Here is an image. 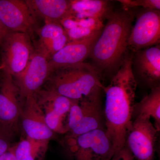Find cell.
I'll use <instances>...</instances> for the list:
<instances>
[{
	"instance_id": "4fadbf2b",
	"label": "cell",
	"mask_w": 160,
	"mask_h": 160,
	"mask_svg": "<svg viewBox=\"0 0 160 160\" xmlns=\"http://www.w3.org/2000/svg\"><path fill=\"white\" fill-rule=\"evenodd\" d=\"M102 30L85 39L69 42L53 55L48 62L50 74L60 68L84 62L89 58L92 47Z\"/></svg>"
},
{
	"instance_id": "30bf717a",
	"label": "cell",
	"mask_w": 160,
	"mask_h": 160,
	"mask_svg": "<svg viewBox=\"0 0 160 160\" xmlns=\"http://www.w3.org/2000/svg\"><path fill=\"white\" fill-rule=\"evenodd\" d=\"M49 58L34 48V51L26 68L19 74L13 77L20 94L26 98L34 95L49 78Z\"/></svg>"
},
{
	"instance_id": "cb8c5ba5",
	"label": "cell",
	"mask_w": 160,
	"mask_h": 160,
	"mask_svg": "<svg viewBox=\"0 0 160 160\" xmlns=\"http://www.w3.org/2000/svg\"><path fill=\"white\" fill-rule=\"evenodd\" d=\"M0 160H17L9 148L8 151L0 156Z\"/></svg>"
},
{
	"instance_id": "484cf974",
	"label": "cell",
	"mask_w": 160,
	"mask_h": 160,
	"mask_svg": "<svg viewBox=\"0 0 160 160\" xmlns=\"http://www.w3.org/2000/svg\"><path fill=\"white\" fill-rule=\"evenodd\" d=\"M1 75H2V71L0 70V80H1Z\"/></svg>"
},
{
	"instance_id": "3957f363",
	"label": "cell",
	"mask_w": 160,
	"mask_h": 160,
	"mask_svg": "<svg viewBox=\"0 0 160 160\" xmlns=\"http://www.w3.org/2000/svg\"><path fill=\"white\" fill-rule=\"evenodd\" d=\"M47 81L48 89L74 101L102 95L104 86L94 67L85 62L55 70Z\"/></svg>"
},
{
	"instance_id": "9a60e30c",
	"label": "cell",
	"mask_w": 160,
	"mask_h": 160,
	"mask_svg": "<svg viewBox=\"0 0 160 160\" xmlns=\"http://www.w3.org/2000/svg\"><path fill=\"white\" fill-rule=\"evenodd\" d=\"M26 99L25 109L21 114L22 126L27 137L37 141H49L54 132L46 124L42 110L34 95Z\"/></svg>"
},
{
	"instance_id": "d4e9b609",
	"label": "cell",
	"mask_w": 160,
	"mask_h": 160,
	"mask_svg": "<svg viewBox=\"0 0 160 160\" xmlns=\"http://www.w3.org/2000/svg\"><path fill=\"white\" fill-rule=\"evenodd\" d=\"M8 32H9L7 31V29L3 26L0 21V45L2 42L3 39L4 38Z\"/></svg>"
},
{
	"instance_id": "8fae6325",
	"label": "cell",
	"mask_w": 160,
	"mask_h": 160,
	"mask_svg": "<svg viewBox=\"0 0 160 160\" xmlns=\"http://www.w3.org/2000/svg\"><path fill=\"white\" fill-rule=\"evenodd\" d=\"M34 96L44 112L49 129L55 133L66 134L67 127L64 121L69 113L72 100L48 89L39 90Z\"/></svg>"
},
{
	"instance_id": "52a82bcc",
	"label": "cell",
	"mask_w": 160,
	"mask_h": 160,
	"mask_svg": "<svg viewBox=\"0 0 160 160\" xmlns=\"http://www.w3.org/2000/svg\"><path fill=\"white\" fill-rule=\"evenodd\" d=\"M150 119L135 118L127 130L125 146L134 159L155 160V158L159 132Z\"/></svg>"
},
{
	"instance_id": "7a4b0ae2",
	"label": "cell",
	"mask_w": 160,
	"mask_h": 160,
	"mask_svg": "<svg viewBox=\"0 0 160 160\" xmlns=\"http://www.w3.org/2000/svg\"><path fill=\"white\" fill-rule=\"evenodd\" d=\"M135 13L131 9L112 11L95 42L89 58L102 79L118 71L128 49V40Z\"/></svg>"
},
{
	"instance_id": "ba28073f",
	"label": "cell",
	"mask_w": 160,
	"mask_h": 160,
	"mask_svg": "<svg viewBox=\"0 0 160 160\" xmlns=\"http://www.w3.org/2000/svg\"><path fill=\"white\" fill-rule=\"evenodd\" d=\"M128 40L132 52L159 45L160 10L143 9L135 15Z\"/></svg>"
},
{
	"instance_id": "ac0fdd59",
	"label": "cell",
	"mask_w": 160,
	"mask_h": 160,
	"mask_svg": "<svg viewBox=\"0 0 160 160\" xmlns=\"http://www.w3.org/2000/svg\"><path fill=\"white\" fill-rule=\"evenodd\" d=\"M152 118L157 131H160V86L150 90L149 94L139 102L135 103L132 120L137 118Z\"/></svg>"
},
{
	"instance_id": "6da1fadb",
	"label": "cell",
	"mask_w": 160,
	"mask_h": 160,
	"mask_svg": "<svg viewBox=\"0 0 160 160\" xmlns=\"http://www.w3.org/2000/svg\"><path fill=\"white\" fill-rule=\"evenodd\" d=\"M132 52L127 51L118 71L103 86L105 126L115 152L125 146L127 130L132 121L137 85L131 70Z\"/></svg>"
},
{
	"instance_id": "7c38bea8",
	"label": "cell",
	"mask_w": 160,
	"mask_h": 160,
	"mask_svg": "<svg viewBox=\"0 0 160 160\" xmlns=\"http://www.w3.org/2000/svg\"><path fill=\"white\" fill-rule=\"evenodd\" d=\"M0 21L9 32L27 33L31 38L38 29L25 1L0 0Z\"/></svg>"
},
{
	"instance_id": "603a6c76",
	"label": "cell",
	"mask_w": 160,
	"mask_h": 160,
	"mask_svg": "<svg viewBox=\"0 0 160 160\" xmlns=\"http://www.w3.org/2000/svg\"><path fill=\"white\" fill-rule=\"evenodd\" d=\"M130 151L126 147L115 152L110 160H134Z\"/></svg>"
},
{
	"instance_id": "d6986e66",
	"label": "cell",
	"mask_w": 160,
	"mask_h": 160,
	"mask_svg": "<svg viewBox=\"0 0 160 160\" xmlns=\"http://www.w3.org/2000/svg\"><path fill=\"white\" fill-rule=\"evenodd\" d=\"M49 141L22 139L10 149L17 160H44Z\"/></svg>"
},
{
	"instance_id": "ffe728a7",
	"label": "cell",
	"mask_w": 160,
	"mask_h": 160,
	"mask_svg": "<svg viewBox=\"0 0 160 160\" xmlns=\"http://www.w3.org/2000/svg\"><path fill=\"white\" fill-rule=\"evenodd\" d=\"M38 36V42L50 41L66 33V30L59 22H45V25L36 32Z\"/></svg>"
},
{
	"instance_id": "5b68a950",
	"label": "cell",
	"mask_w": 160,
	"mask_h": 160,
	"mask_svg": "<svg viewBox=\"0 0 160 160\" xmlns=\"http://www.w3.org/2000/svg\"><path fill=\"white\" fill-rule=\"evenodd\" d=\"M66 124V137H74L98 129H106L102 95L72 100Z\"/></svg>"
},
{
	"instance_id": "7402d4cb",
	"label": "cell",
	"mask_w": 160,
	"mask_h": 160,
	"mask_svg": "<svg viewBox=\"0 0 160 160\" xmlns=\"http://www.w3.org/2000/svg\"><path fill=\"white\" fill-rule=\"evenodd\" d=\"M13 129L0 122V156L8 151L11 146Z\"/></svg>"
},
{
	"instance_id": "277c9868",
	"label": "cell",
	"mask_w": 160,
	"mask_h": 160,
	"mask_svg": "<svg viewBox=\"0 0 160 160\" xmlns=\"http://www.w3.org/2000/svg\"><path fill=\"white\" fill-rule=\"evenodd\" d=\"M65 147L70 160H110L114 147L106 129H98L74 137H65Z\"/></svg>"
},
{
	"instance_id": "2e32d148",
	"label": "cell",
	"mask_w": 160,
	"mask_h": 160,
	"mask_svg": "<svg viewBox=\"0 0 160 160\" xmlns=\"http://www.w3.org/2000/svg\"><path fill=\"white\" fill-rule=\"evenodd\" d=\"M32 14L45 22H60L70 15V1L68 0H27Z\"/></svg>"
},
{
	"instance_id": "9c48e42d",
	"label": "cell",
	"mask_w": 160,
	"mask_h": 160,
	"mask_svg": "<svg viewBox=\"0 0 160 160\" xmlns=\"http://www.w3.org/2000/svg\"><path fill=\"white\" fill-rule=\"evenodd\" d=\"M131 70L137 86L150 90L160 86V44L132 52Z\"/></svg>"
},
{
	"instance_id": "5bb4252c",
	"label": "cell",
	"mask_w": 160,
	"mask_h": 160,
	"mask_svg": "<svg viewBox=\"0 0 160 160\" xmlns=\"http://www.w3.org/2000/svg\"><path fill=\"white\" fill-rule=\"evenodd\" d=\"M18 89L13 77L2 71L0 80V122L14 130L21 113ZM20 94V93H19Z\"/></svg>"
},
{
	"instance_id": "44dd1931",
	"label": "cell",
	"mask_w": 160,
	"mask_h": 160,
	"mask_svg": "<svg viewBox=\"0 0 160 160\" xmlns=\"http://www.w3.org/2000/svg\"><path fill=\"white\" fill-rule=\"evenodd\" d=\"M122 9H131L141 7L142 9L160 10V0H120Z\"/></svg>"
},
{
	"instance_id": "8992f818",
	"label": "cell",
	"mask_w": 160,
	"mask_h": 160,
	"mask_svg": "<svg viewBox=\"0 0 160 160\" xmlns=\"http://www.w3.org/2000/svg\"><path fill=\"white\" fill-rule=\"evenodd\" d=\"M34 49L29 34L9 32L0 45V70L12 77L19 74L26 68Z\"/></svg>"
},
{
	"instance_id": "e0dca14e",
	"label": "cell",
	"mask_w": 160,
	"mask_h": 160,
	"mask_svg": "<svg viewBox=\"0 0 160 160\" xmlns=\"http://www.w3.org/2000/svg\"><path fill=\"white\" fill-rule=\"evenodd\" d=\"M70 4L69 16L76 18H94L104 20L112 12L109 1L71 0Z\"/></svg>"
}]
</instances>
